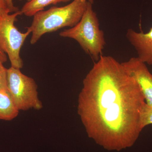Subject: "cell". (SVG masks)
<instances>
[{
	"mask_svg": "<svg viewBox=\"0 0 152 152\" xmlns=\"http://www.w3.org/2000/svg\"><path fill=\"white\" fill-rule=\"evenodd\" d=\"M145 103L138 85L121 63L102 56L83 80L77 113L89 138L104 149L120 151L138 139Z\"/></svg>",
	"mask_w": 152,
	"mask_h": 152,
	"instance_id": "obj_1",
	"label": "cell"
},
{
	"mask_svg": "<svg viewBox=\"0 0 152 152\" xmlns=\"http://www.w3.org/2000/svg\"><path fill=\"white\" fill-rule=\"evenodd\" d=\"M87 0H73L63 7H53L37 13L31 26L27 28L31 34L30 43L34 45L44 35L65 27L72 28L82 18L88 5Z\"/></svg>",
	"mask_w": 152,
	"mask_h": 152,
	"instance_id": "obj_2",
	"label": "cell"
},
{
	"mask_svg": "<svg viewBox=\"0 0 152 152\" xmlns=\"http://www.w3.org/2000/svg\"><path fill=\"white\" fill-rule=\"evenodd\" d=\"M59 35L77 42L95 62L102 56L106 43L104 34L100 28L99 21L91 3L88 2L80 20L73 27L61 31Z\"/></svg>",
	"mask_w": 152,
	"mask_h": 152,
	"instance_id": "obj_3",
	"label": "cell"
},
{
	"mask_svg": "<svg viewBox=\"0 0 152 152\" xmlns=\"http://www.w3.org/2000/svg\"><path fill=\"white\" fill-rule=\"evenodd\" d=\"M7 87L19 110H39L42 108L37 83L32 78L23 74L20 69L12 66L7 69Z\"/></svg>",
	"mask_w": 152,
	"mask_h": 152,
	"instance_id": "obj_4",
	"label": "cell"
},
{
	"mask_svg": "<svg viewBox=\"0 0 152 152\" xmlns=\"http://www.w3.org/2000/svg\"><path fill=\"white\" fill-rule=\"evenodd\" d=\"M22 14L20 10L0 16V50L7 55L11 66L22 69L23 61L21 58V49L31 34L20 31L15 25L17 18Z\"/></svg>",
	"mask_w": 152,
	"mask_h": 152,
	"instance_id": "obj_5",
	"label": "cell"
},
{
	"mask_svg": "<svg viewBox=\"0 0 152 152\" xmlns=\"http://www.w3.org/2000/svg\"><path fill=\"white\" fill-rule=\"evenodd\" d=\"M123 67L137 83L146 103L152 106V74L145 64L137 57H132L121 63Z\"/></svg>",
	"mask_w": 152,
	"mask_h": 152,
	"instance_id": "obj_6",
	"label": "cell"
},
{
	"mask_svg": "<svg viewBox=\"0 0 152 152\" xmlns=\"http://www.w3.org/2000/svg\"><path fill=\"white\" fill-rule=\"evenodd\" d=\"M126 37L137 54V58L146 64L152 65V27L147 33L127 30Z\"/></svg>",
	"mask_w": 152,
	"mask_h": 152,
	"instance_id": "obj_7",
	"label": "cell"
},
{
	"mask_svg": "<svg viewBox=\"0 0 152 152\" xmlns=\"http://www.w3.org/2000/svg\"><path fill=\"white\" fill-rule=\"evenodd\" d=\"M19 112L8 90H0V120L12 121L18 116Z\"/></svg>",
	"mask_w": 152,
	"mask_h": 152,
	"instance_id": "obj_8",
	"label": "cell"
},
{
	"mask_svg": "<svg viewBox=\"0 0 152 152\" xmlns=\"http://www.w3.org/2000/svg\"><path fill=\"white\" fill-rule=\"evenodd\" d=\"M71 0H28L23 6L20 11L27 17H33L37 13L44 10L50 5H56L61 3H67Z\"/></svg>",
	"mask_w": 152,
	"mask_h": 152,
	"instance_id": "obj_9",
	"label": "cell"
},
{
	"mask_svg": "<svg viewBox=\"0 0 152 152\" xmlns=\"http://www.w3.org/2000/svg\"><path fill=\"white\" fill-rule=\"evenodd\" d=\"M140 124L142 130L148 125H152V106L146 103L142 106L140 112Z\"/></svg>",
	"mask_w": 152,
	"mask_h": 152,
	"instance_id": "obj_10",
	"label": "cell"
},
{
	"mask_svg": "<svg viewBox=\"0 0 152 152\" xmlns=\"http://www.w3.org/2000/svg\"><path fill=\"white\" fill-rule=\"evenodd\" d=\"M7 69L0 62V90L7 89Z\"/></svg>",
	"mask_w": 152,
	"mask_h": 152,
	"instance_id": "obj_11",
	"label": "cell"
},
{
	"mask_svg": "<svg viewBox=\"0 0 152 152\" xmlns=\"http://www.w3.org/2000/svg\"><path fill=\"white\" fill-rule=\"evenodd\" d=\"M11 13L12 12L7 5L5 0H0V16Z\"/></svg>",
	"mask_w": 152,
	"mask_h": 152,
	"instance_id": "obj_12",
	"label": "cell"
},
{
	"mask_svg": "<svg viewBox=\"0 0 152 152\" xmlns=\"http://www.w3.org/2000/svg\"><path fill=\"white\" fill-rule=\"evenodd\" d=\"M5 1L11 12H15L20 10L17 7L14 6L13 0H5Z\"/></svg>",
	"mask_w": 152,
	"mask_h": 152,
	"instance_id": "obj_13",
	"label": "cell"
},
{
	"mask_svg": "<svg viewBox=\"0 0 152 152\" xmlns=\"http://www.w3.org/2000/svg\"><path fill=\"white\" fill-rule=\"evenodd\" d=\"M7 61V57L5 53L0 50V62L4 64Z\"/></svg>",
	"mask_w": 152,
	"mask_h": 152,
	"instance_id": "obj_14",
	"label": "cell"
},
{
	"mask_svg": "<svg viewBox=\"0 0 152 152\" xmlns=\"http://www.w3.org/2000/svg\"><path fill=\"white\" fill-rule=\"evenodd\" d=\"M88 1V2L91 3V4H94V0H87Z\"/></svg>",
	"mask_w": 152,
	"mask_h": 152,
	"instance_id": "obj_15",
	"label": "cell"
},
{
	"mask_svg": "<svg viewBox=\"0 0 152 152\" xmlns=\"http://www.w3.org/2000/svg\"><path fill=\"white\" fill-rule=\"evenodd\" d=\"M19 1H23V0H19Z\"/></svg>",
	"mask_w": 152,
	"mask_h": 152,
	"instance_id": "obj_16",
	"label": "cell"
}]
</instances>
